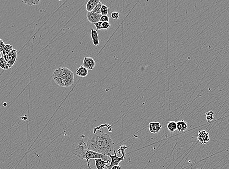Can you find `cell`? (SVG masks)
<instances>
[{
	"mask_svg": "<svg viewBox=\"0 0 229 169\" xmlns=\"http://www.w3.org/2000/svg\"><path fill=\"white\" fill-rule=\"evenodd\" d=\"M108 125L102 124L94 129L86 143L88 150L106 156L114 153L113 141L109 134L103 132V128Z\"/></svg>",
	"mask_w": 229,
	"mask_h": 169,
	"instance_id": "1",
	"label": "cell"
},
{
	"mask_svg": "<svg viewBox=\"0 0 229 169\" xmlns=\"http://www.w3.org/2000/svg\"><path fill=\"white\" fill-rule=\"evenodd\" d=\"M52 76L55 83L59 86L69 87L74 83V73L65 67H60L56 69Z\"/></svg>",
	"mask_w": 229,
	"mask_h": 169,
	"instance_id": "2",
	"label": "cell"
},
{
	"mask_svg": "<svg viewBox=\"0 0 229 169\" xmlns=\"http://www.w3.org/2000/svg\"><path fill=\"white\" fill-rule=\"evenodd\" d=\"M126 149H127V147L125 145H123L120 146L119 149L117 150L118 153L120 151L122 152V156L121 157H119L117 156L114 148V149L113 156L111 155L110 153L108 154V156H109V158H111V162L110 165H106V168L108 169H111L112 167L116 166V165H119V164L121 161H123L125 157V151L126 150Z\"/></svg>",
	"mask_w": 229,
	"mask_h": 169,
	"instance_id": "3",
	"label": "cell"
},
{
	"mask_svg": "<svg viewBox=\"0 0 229 169\" xmlns=\"http://www.w3.org/2000/svg\"><path fill=\"white\" fill-rule=\"evenodd\" d=\"M88 150V149L87 148L86 143H85L84 139H83L78 141V144L74 145L72 148L71 151L74 155L78 156L82 160H83L84 155Z\"/></svg>",
	"mask_w": 229,
	"mask_h": 169,
	"instance_id": "4",
	"label": "cell"
},
{
	"mask_svg": "<svg viewBox=\"0 0 229 169\" xmlns=\"http://www.w3.org/2000/svg\"><path fill=\"white\" fill-rule=\"evenodd\" d=\"M95 159H102L104 161H107L109 160V156L88 150L84 155V159H86L87 161V166L89 169L91 168L90 166L89 160Z\"/></svg>",
	"mask_w": 229,
	"mask_h": 169,
	"instance_id": "5",
	"label": "cell"
},
{
	"mask_svg": "<svg viewBox=\"0 0 229 169\" xmlns=\"http://www.w3.org/2000/svg\"><path fill=\"white\" fill-rule=\"evenodd\" d=\"M6 59L9 68H12L13 65H14L16 62L17 58V50L16 49H13L11 52H10L8 54L3 57Z\"/></svg>",
	"mask_w": 229,
	"mask_h": 169,
	"instance_id": "6",
	"label": "cell"
},
{
	"mask_svg": "<svg viewBox=\"0 0 229 169\" xmlns=\"http://www.w3.org/2000/svg\"><path fill=\"white\" fill-rule=\"evenodd\" d=\"M197 139L201 144H205L210 140L209 133L205 130L199 131L197 134Z\"/></svg>",
	"mask_w": 229,
	"mask_h": 169,
	"instance_id": "7",
	"label": "cell"
},
{
	"mask_svg": "<svg viewBox=\"0 0 229 169\" xmlns=\"http://www.w3.org/2000/svg\"><path fill=\"white\" fill-rule=\"evenodd\" d=\"M83 66L88 70H92L96 66V62L91 57H85L83 60Z\"/></svg>",
	"mask_w": 229,
	"mask_h": 169,
	"instance_id": "8",
	"label": "cell"
},
{
	"mask_svg": "<svg viewBox=\"0 0 229 169\" xmlns=\"http://www.w3.org/2000/svg\"><path fill=\"white\" fill-rule=\"evenodd\" d=\"M86 15L88 21L93 25L100 22V18L102 16V14L95 13L93 11L87 12Z\"/></svg>",
	"mask_w": 229,
	"mask_h": 169,
	"instance_id": "9",
	"label": "cell"
},
{
	"mask_svg": "<svg viewBox=\"0 0 229 169\" xmlns=\"http://www.w3.org/2000/svg\"><path fill=\"white\" fill-rule=\"evenodd\" d=\"M162 126L158 122H152L149 124V129L152 134H157L160 131Z\"/></svg>",
	"mask_w": 229,
	"mask_h": 169,
	"instance_id": "10",
	"label": "cell"
},
{
	"mask_svg": "<svg viewBox=\"0 0 229 169\" xmlns=\"http://www.w3.org/2000/svg\"><path fill=\"white\" fill-rule=\"evenodd\" d=\"M95 165L97 169H105L106 168V165L110 162V161H104L102 159H95Z\"/></svg>",
	"mask_w": 229,
	"mask_h": 169,
	"instance_id": "11",
	"label": "cell"
},
{
	"mask_svg": "<svg viewBox=\"0 0 229 169\" xmlns=\"http://www.w3.org/2000/svg\"><path fill=\"white\" fill-rule=\"evenodd\" d=\"M100 1L99 0H89L87 1L86 5V9L88 12L93 11L95 7Z\"/></svg>",
	"mask_w": 229,
	"mask_h": 169,
	"instance_id": "12",
	"label": "cell"
},
{
	"mask_svg": "<svg viewBox=\"0 0 229 169\" xmlns=\"http://www.w3.org/2000/svg\"><path fill=\"white\" fill-rule=\"evenodd\" d=\"M91 37L93 42V45H94L95 46H98L100 44V41H99V34L98 33L97 31L92 28H91Z\"/></svg>",
	"mask_w": 229,
	"mask_h": 169,
	"instance_id": "13",
	"label": "cell"
},
{
	"mask_svg": "<svg viewBox=\"0 0 229 169\" xmlns=\"http://www.w3.org/2000/svg\"><path fill=\"white\" fill-rule=\"evenodd\" d=\"M88 74V70L83 66V65L80 66L76 71V75L79 77L84 78L87 76Z\"/></svg>",
	"mask_w": 229,
	"mask_h": 169,
	"instance_id": "14",
	"label": "cell"
},
{
	"mask_svg": "<svg viewBox=\"0 0 229 169\" xmlns=\"http://www.w3.org/2000/svg\"><path fill=\"white\" fill-rule=\"evenodd\" d=\"M177 130L178 131L183 132L185 131L187 128H188V124L184 120H180L177 122Z\"/></svg>",
	"mask_w": 229,
	"mask_h": 169,
	"instance_id": "15",
	"label": "cell"
},
{
	"mask_svg": "<svg viewBox=\"0 0 229 169\" xmlns=\"http://www.w3.org/2000/svg\"><path fill=\"white\" fill-rule=\"evenodd\" d=\"M167 127L169 131L171 133H174L177 130V122L174 121L169 122L167 124Z\"/></svg>",
	"mask_w": 229,
	"mask_h": 169,
	"instance_id": "16",
	"label": "cell"
},
{
	"mask_svg": "<svg viewBox=\"0 0 229 169\" xmlns=\"http://www.w3.org/2000/svg\"><path fill=\"white\" fill-rule=\"evenodd\" d=\"M13 49V46L11 45H10V44H6V45L4 49L3 52H2L3 57L7 55V54H8L10 52H11Z\"/></svg>",
	"mask_w": 229,
	"mask_h": 169,
	"instance_id": "17",
	"label": "cell"
},
{
	"mask_svg": "<svg viewBox=\"0 0 229 169\" xmlns=\"http://www.w3.org/2000/svg\"><path fill=\"white\" fill-rule=\"evenodd\" d=\"M0 68L4 70H8L9 68L7 62H6V59H4V58L3 57L0 58Z\"/></svg>",
	"mask_w": 229,
	"mask_h": 169,
	"instance_id": "18",
	"label": "cell"
},
{
	"mask_svg": "<svg viewBox=\"0 0 229 169\" xmlns=\"http://www.w3.org/2000/svg\"><path fill=\"white\" fill-rule=\"evenodd\" d=\"M40 1L37 0H31V1H22V3H23L24 4H28V6H32L34 5H37L39 4Z\"/></svg>",
	"mask_w": 229,
	"mask_h": 169,
	"instance_id": "19",
	"label": "cell"
},
{
	"mask_svg": "<svg viewBox=\"0 0 229 169\" xmlns=\"http://www.w3.org/2000/svg\"><path fill=\"white\" fill-rule=\"evenodd\" d=\"M102 4L101 2L98 3L97 6L95 7L93 9L92 11L94 12L95 13H97V14H101V9H102Z\"/></svg>",
	"mask_w": 229,
	"mask_h": 169,
	"instance_id": "20",
	"label": "cell"
},
{
	"mask_svg": "<svg viewBox=\"0 0 229 169\" xmlns=\"http://www.w3.org/2000/svg\"><path fill=\"white\" fill-rule=\"evenodd\" d=\"M213 114H214V112L212 111H210L206 113V120L208 122H210L213 120Z\"/></svg>",
	"mask_w": 229,
	"mask_h": 169,
	"instance_id": "21",
	"label": "cell"
},
{
	"mask_svg": "<svg viewBox=\"0 0 229 169\" xmlns=\"http://www.w3.org/2000/svg\"><path fill=\"white\" fill-rule=\"evenodd\" d=\"M109 13V9L107 6L102 4L101 9V14L102 15H108Z\"/></svg>",
	"mask_w": 229,
	"mask_h": 169,
	"instance_id": "22",
	"label": "cell"
},
{
	"mask_svg": "<svg viewBox=\"0 0 229 169\" xmlns=\"http://www.w3.org/2000/svg\"><path fill=\"white\" fill-rule=\"evenodd\" d=\"M96 28V30H103L102 28V23L101 22H99L97 23L94 24Z\"/></svg>",
	"mask_w": 229,
	"mask_h": 169,
	"instance_id": "23",
	"label": "cell"
},
{
	"mask_svg": "<svg viewBox=\"0 0 229 169\" xmlns=\"http://www.w3.org/2000/svg\"><path fill=\"white\" fill-rule=\"evenodd\" d=\"M111 17L112 19L117 20L119 18V12H117V11L113 12L111 13Z\"/></svg>",
	"mask_w": 229,
	"mask_h": 169,
	"instance_id": "24",
	"label": "cell"
},
{
	"mask_svg": "<svg viewBox=\"0 0 229 169\" xmlns=\"http://www.w3.org/2000/svg\"><path fill=\"white\" fill-rule=\"evenodd\" d=\"M109 17L107 15H102L100 18V22L102 23L104 22H109Z\"/></svg>",
	"mask_w": 229,
	"mask_h": 169,
	"instance_id": "25",
	"label": "cell"
},
{
	"mask_svg": "<svg viewBox=\"0 0 229 169\" xmlns=\"http://www.w3.org/2000/svg\"><path fill=\"white\" fill-rule=\"evenodd\" d=\"M5 43L3 41V40L0 39V53L3 52V50L4 49L5 47Z\"/></svg>",
	"mask_w": 229,
	"mask_h": 169,
	"instance_id": "26",
	"label": "cell"
},
{
	"mask_svg": "<svg viewBox=\"0 0 229 169\" xmlns=\"http://www.w3.org/2000/svg\"><path fill=\"white\" fill-rule=\"evenodd\" d=\"M110 24L109 23V22L102 23V28L104 30L108 29L110 27Z\"/></svg>",
	"mask_w": 229,
	"mask_h": 169,
	"instance_id": "27",
	"label": "cell"
},
{
	"mask_svg": "<svg viewBox=\"0 0 229 169\" xmlns=\"http://www.w3.org/2000/svg\"><path fill=\"white\" fill-rule=\"evenodd\" d=\"M111 169H121V167L119 165H116L112 167Z\"/></svg>",
	"mask_w": 229,
	"mask_h": 169,
	"instance_id": "28",
	"label": "cell"
},
{
	"mask_svg": "<svg viewBox=\"0 0 229 169\" xmlns=\"http://www.w3.org/2000/svg\"><path fill=\"white\" fill-rule=\"evenodd\" d=\"M1 57H1V53H0V58H1Z\"/></svg>",
	"mask_w": 229,
	"mask_h": 169,
	"instance_id": "29",
	"label": "cell"
},
{
	"mask_svg": "<svg viewBox=\"0 0 229 169\" xmlns=\"http://www.w3.org/2000/svg\"><path fill=\"white\" fill-rule=\"evenodd\" d=\"M203 169L202 168H200V169Z\"/></svg>",
	"mask_w": 229,
	"mask_h": 169,
	"instance_id": "30",
	"label": "cell"
}]
</instances>
